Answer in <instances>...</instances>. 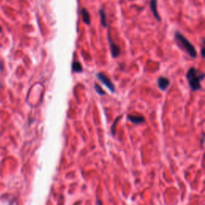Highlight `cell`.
Returning a JSON list of instances; mask_svg holds the SVG:
<instances>
[{
  "label": "cell",
  "mask_w": 205,
  "mask_h": 205,
  "mask_svg": "<svg viewBox=\"0 0 205 205\" xmlns=\"http://www.w3.org/2000/svg\"><path fill=\"white\" fill-rule=\"evenodd\" d=\"M200 54L202 58L205 59V38L202 39V44H201V48H200Z\"/></svg>",
  "instance_id": "8fae6325"
},
{
  "label": "cell",
  "mask_w": 205,
  "mask_h": 205,
  "mask_svg": "<svg viewBox=\"0 0 205 205\" xmlns=\"http://www.w3.org/2000/svg\"><path fill=\"white\" fill-rule=\"evenodd\" d=\"M186 79L192 91L201 89V81L205 79V73L201 72L196 67H191L186 74Z\"/></svg>",
  "instance_id": "6da1fadb"
},
{
  "label": "cell",
  "mask_w": 205,
  "mask_h": 205,
  "mask_svg": "<svg viewBox=\"0 0 205 205\" xmlns=\"http://www.w3.org/2000/svg\"><path fill=\"white\" fill-rule=\"evenodd\" d=\"M174 38L176 40V43L178 44V46L180 47L181 49H183L188 54V55L191 58H196L197 57V51L196 49L195 48L193 44L187 39L186 37L179 31H176L174 34Z\"/></svg>",
  "instance_id": "7a4b0ae2"
},
{
  "label": "cell",
  "mask_w": 205,
  "mask_h": 205,
  "mask_svg": "<svg viewBox=\"0 0 205 205\" xmlns=\"http://www.w3.org/2000/svg\"><path fill=\"white\" fill-rule=\"evenodd\" d=\"M204 140H205V134L203 135V138H202V139H201V146H203L204 145Z\"/></svg>",
  "instance_id": "4fadbf2b"
},
{
  "label": "cell",
  "mask_w": 205,
  "mask_h": 205,
  "mask_svg": "<svg viewBox=\"0 0 205 205\" xmlns=\"http://www.w3.org/2000/svg\"><path fill=\"white\" fill-rule=\"evenodd\" d=\"M157 85H158V87L161 91H166L167 89V87H169L170 85V80L164 76H160L159 77L158 79H157Z\"/></svg>",
  "instance_id": "8992f818"
},
{
  "label": "cell",
  "mask_w": 205,
  "mask_h": 205,
  "mask_svg": "<svg viewBox=\"0 0 205 205\" xmlns=\"http://www.w3.org/2000/svg\"><path fill=\"white\" fill-rule=\"evenodd\" d=\"M97 77H98V79L99 80H100L111 92L116 91V87H115L113 82H111V79H110L107 75H105L102 74V73H98L97 74Z\"/></svg>",
  "instance_id": "3957f363"
},
{
  "label": "cell",
  "mask_w": 205,
  "mask_h": 205,
  "mask_svg": "<svg viewBox=\"0 0 205 205\" xmlns=\"http://www.w3.org/2000/svg\"><path fill=\"white\" fill-rule=\"evenodd\" d=\"M81 15H82V21L84 22V23H86L87 25H90V23H91V17H90L89 12L87 11L85 8H82Z\"/></svg>",
  "instance_id": "ba28073f"
},
{
  "label": "cell",
  "mask_w": 205,
  "mask_h": 205,
  "mask_svg": "<svg viewBox=\"0 0 205 205\" xmlns=\"http://www.w3.org/2000/svg\"><path fill=\"white\" fill-rule=\"evenodd\" d=\"M127 119L131 123H133L135 124H140L145 122V118L142 116H131V115H128L127 116Z\"/></svg>",
  "instance_id": "52a82bcc"
},
{
  "label": "cell",
  "mask_w": 205,
  "mask_h": 205,
  "mask_svg": "<svg viewBox=\"0 0 205 205\" xmlns=\"http://www.w3.org/2000/svg\"><path fill=\"white\" fill-rule=\"evenodd\" d=\"M99 15H100V19H101V23L104 27H107V14L106 12L104 11L103 9L99 10Z\"/></svg>",
  "instance_id": "9c48e42d"
},
{
  "label": "cell",
  "mask_w": 205,
  "mask_h": 205,
  "mask_svg": "<svg viewBox=\"0 0 205 205\" xmlns=\"http://www.w3.org/2000/svg\"><path fill=\"white\" fill-rule=\"evenodd\" d=\"M0 32H2V27H0Z\"/></svg>",
  "instance_id": "5bb4252c"
},
{
  "label": "cell",
  "mask_w": 205,
  "mask_h": 205,
  "mask_svg": "<svg viewBox=\"0 0 205 205\" xmlns=\"http://www.w3.org/2000/svg\"><path fill=\"white\" fill-rule=\"evenodd\" d=\"M72 70H73V71L75 72H81L82 70V65L80 62L75 61L73 62V64H72Z\"/></svg>",
  "instance_id": "30bf717a"
},
{
  "label": "cell",
  "mask_w": 205,
  "mask_h": 205,
  "mask_svg": "<svg viewBox=\"0 0 205 205\" xmlns=\"http://www.w3.org/2000/svg\"><path fill=\"white\" fill-rule=\"evenodd\" d=\"M157 5H158V1L157 0H151L150 1V9H151V11L152 14H153L154 18L158 22H160L161 18L159 16L158 11H157Z\"/></svg>",
  "instance_id": "5b68a950"
},
{
  "label": "cell",
  "mask_w": 205,
  "mask_h": 205,
  "mask_svg": "<svg viewBox=\"0 0 205 205\" xmlns=\"http://www.w3.org/2000/svg\"><path fill=\"white\" fill-rule=\"evenodd\" d=\"M108 41H109V44H110V48H111V55L114 58H116L118 57L119 55H120V47H119L118 45L116 44L114 42V41L112 40V39L111 38L110 34L108 33Z\"/></svg>",
  "instance_id": "277c9868"
},
{
  "label": "cell",
  "mask_w": 205,
  "mask_h": 205,
  "mask_svg": "<svg viewBox=\"0 0 205 205\" xmlns=\"http://www.w3.org/2000/svg\"><path fill=\"white\" fill-rule=\"evenodd\" d=\"M95 89H96V91L97 93L99 94V95H101V96H103V95H105V91L102 89V87L99 86V85L95 84Z\"/></svg>",
  "instance_id": "7c38bea8"
}]
</instances>
